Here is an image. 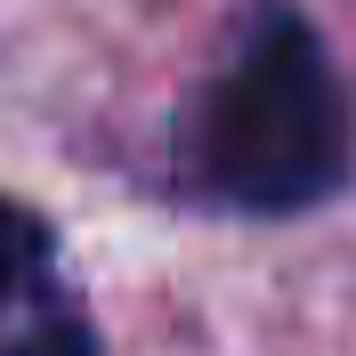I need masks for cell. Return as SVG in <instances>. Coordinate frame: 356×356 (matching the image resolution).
I'll use <instances>...</instances> for the list:
<instances>
[{
  "mask_svg": "<svg viewBox=\"0 0 356 356\" xmlns=\"http://www.w3.org/2000/svg\"><path fill=\"white\" fill-rule=\"evenodd\" d=\"M186 162L202 195L259 219L308 211L348 178V97L324 33L291 0H259L251 17H235L186 113Z\"/></svg>",
  "mask_w": 356,
  "mask_h": 356,
  "instance_id": "1",
  "label": "cell"
},
{
  "mask_svg": "<svg viewBox=\"0 0 356 356\" xmlns=\"http://www.w3.org/2000/svg\"><path fill=\"white\" fill-rule=\"evenodd\" d=\"M0 356H97L65 251L24 202L0 195Z\"/></svg>",
  "mask_w": 356,
  "mask_h": 356,
  "instance_id": "2",
  "label": "cell"
}]
</instances>
